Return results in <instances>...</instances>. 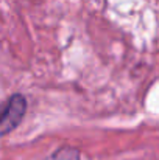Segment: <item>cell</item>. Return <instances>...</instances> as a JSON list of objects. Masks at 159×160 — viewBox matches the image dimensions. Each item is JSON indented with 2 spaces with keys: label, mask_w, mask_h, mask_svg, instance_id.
<instances>
[{
  "label": "cell",
  "mask_w": 159,
  "mask_h": 160,
  "mask_svg": "<svg viewBox=\"0 0 159 160\" xmlns=\"http://www.w3.org/2000/svg\"><path fill=\"white\" fill-rule=\"evenodd\" d=\"M27 112V100L20 93L11 95L2 109V117H0V134L6 135L11 131H14L19 123L24 120V115Z\"/></svg>",
  "instance_id": "cell-1"
},
{
  "label": "cell",
  "mask_w": 159,
  "mask_h": 160,
  "mask_svg": "<svg viewBox=\"0 0 159 160\" xmlns=\"http://www.w3.org/2000/svg\"><path fill=\"white\" fill-rule=\"evenodd\" d=\"M45 160H81V156H80L78 149H75L72 146H62Z\"/></svg>",
  "instance_id": "cell-2"
}]
</instances>
